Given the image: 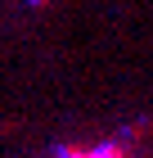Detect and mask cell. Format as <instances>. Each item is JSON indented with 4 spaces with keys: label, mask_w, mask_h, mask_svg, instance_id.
<instances>
[{
    "label": "cell",
    "mask_w": 153,
    "mask_h": 158,
    "mask_svg": "<svg viewBox=\"0 0 153 158\" xmlns=\"http://www.w3.org/2000/svg\"><path fill=\"white\" fill-rule=\"evenodd\" d=\"M59 158H126V149H117V145H90V149H63Z\"/></svg>",
    "instance_id": "obj_1"
}]
</instances>
